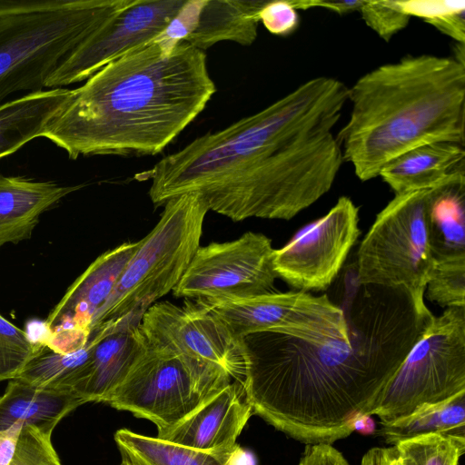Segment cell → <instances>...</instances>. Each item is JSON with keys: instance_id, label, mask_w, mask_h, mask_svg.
Returning a JSON list of instances; mask_svg holds the SVG:
<instances>
[{"instance_id": "obj_14", "label": "cell", "mask_w": 465, "mask_h": 465, "mask_svg": "<svg viewBox=\"0 0 465 465\" xmlns=\"http://www.w3.org/2000/svg\"><path fill=\"white\" fill-rule=\"evenodd\" d=\"M360 232L358 207L349 197H340L324 216L274 250V270L298 291H324L338 276Z\"/></svg>"}, {"instance_id": "obj_7", "label": "cell", "mask_w": 465, "mask_h": 465, "mask_svg": "<svg viewBox=\"0 0 465 465\" xmlns=\"http://www.w3.org/2000/svg\"><path fill=\"white\" fill-rule=\"evenodd\" d=\"M159 221L139 241L92 331L140 323L144 312L176 287L200 247L208 205L199 193L168 200Z\"/></svg>"}, {"instance_id": "obj_11", "label": "cell", "mask_w": 465, "mask_h": 465, "mask_svg": "<svg viewBox=\"0 0 465 465\" xmlns=\"http://www.w3.org/2000/svg\"><path fill=\"white\" fill-rule=\"evenodd\" d=\"M274 250L271 239L253 232L200 246L173 292L192 300H237L274 292Z\"/></svg>"}, {"instance_id": "obj_13", "label": "cell", "mask_w": 465, "mask_h": 465, "mask_svg": "<svg viewBox=\"0 0 465 465\" xmlns=\"http://www.w3.org/2000/svg\"><path fill=\"white\" fill-rule=\"evenodd\" d=\"M140 328L149 343L216 366L242 385L248 363L243 338L198 301L155 302Z\"/></svg>"}, {"instance_id": "obj_16", "label": "cell", "mask_w": 465, "mask_h": 465, "mask_svg": "<svg viewBox=\"0 0 465 465\" xmlns=\"http://www.w3.org/2000/svg\"><path fill=\"white\" fill-rule=\"evenodd\" d=\"M252 414L242 385L232 381L183 420L157 431L156 437L195 450H228L237 445L236 440Z\"/></svg>"}, {"instance_id": "obj_40", "label": "cell", "mask_w": 465, "mask_h": 465, "mask_svg": "<svg viewBox=\"0 0 465 465\" xmlns=\"http://www.w3.org/2000/svg\"><path fill=\"white\" fill-rule=\"evenodd\" d=\"M371 416V415H364L356 419L352 423L353 430H357L362 435L372 434L376 428L375 422Z\"/></svg>"}, {"instance_id": "obj_20", "label": "cell", "mask_w": 465, "mask_h": 465, "mask_svg": "<svg viewBox=\"0 0 465 465\" xmlns=\"http://www.w3.org/2000/svg\"><path fill=\"white\" fill-rule=\"evenodd\" d=\"M429 243L435 262L465 258V171L430 190L427 204Z\"/></svg>"}, {"instance_id": "obj_23", "label": "cell", "mask_w": 465, "mask_h": 465, "mask_svg": "<svg viewBox=\"0 0 465 465\" xmlns=\"http://www.w3.org/2000/svg\"><path fill=\"white\" fill-rule=\"evenodd\" d=\"M73 96L67 88L28 93L0 104V159L36 137L63 112Z\"/></svg>"}, {"instance_id": "obj_41", "label": "cell", "mask_w": 465, "mask_h": 465, "mask_svg": "<svg viewBox=\"0 0 465 465\" xmlns=\"http://www.w3.org/2000/svg\"><path fill=\"white\" fill-rule=\"evenodd\" d=\"M118 465H132L128 460H126L125 459H122V461L120 464Z\"/></svg>"}, {"instance_id": "obj_39", "label": "cell", "mask_w": 465, "mask_h": 465, "mask_svg": "<svg viewBox=\"0 0 465 465\" xmlns=\"http://www.w3.org/2000/svg\"><path fill=\"white\" fill-rule=\"evenodd\" d=\"M22 428L21 425H15L0 432V465H10Z\"/></svg>"}, {"instance_id": "obj_8", "label": "cell", "mask_w": 465, "mask_h": 465, "mask_svg": "<svg viewBox=\"0 0 465 465\" xmlns=\"http://www.w3.org/2000/svg\"><path fill=\"white\" fill-rule=\"evenodd\" d=\"M430 188L395 194L361 241L355 265L359 282L403 287L421 309L435 264L426 216Z\"/></svg>"}, {"instance_id": "obj_6", "label": "cell", "mask_w": 465, "mask_h": 465, "mask_svg": "<svg viewBox=\"0 0 465 465\" xmlns=\"http://www.w3.org/2000/svg\"><path fill=\"white\" fill-rule=\"evenodd\" d=\"M135 0H0V104L43 91L91 34Z\"/></svg>"}, {"instance_id": "obj_15", "label": "cell", "mask_w": 465, "mask_h": 465, "mask_svg": "<svg viewBox=\"0 0 465 465\" xmlns=\"http://www.w3.org/2000/svg\"><path fill=\"white\" fill-rule=\"evenodd\" d=\"M186 0H135L110 17L51 74L45 88L87 80L109 63L157 38Z\"/></svg>"}, {"instance_id": "obj_9", "label": "cell", "mask_w": 465, "mask_h": 465, "mask_svg": "<svg viewBox=\"0 0 465 465\" xmlns=\"http://www.w3.org/2000/svg\"><path fill=\"white\" fill-rule=\"evenodd\" d=\"M232 381L216 366L148 342L105 403L150 420L159 431L183 420Z\"/></svg>"}, {"instance_id": "obj_21", "label": "cell", "mask_w": 465, "mask_h": 465, "mask_svg": "<svg viewBox=\"0 0 465 465\" xmlns=\"http://www.w3.org/2000/svg\"><path fill=\"white\" fill-rule=\"evenodd\" d=\"M463 145L434 143L397 156L380 171L379 176L395 194L433 187L464 170Z\"/></svg>"}, {"instance_id": "obj_35", "label": "cell", "mask_w": 465, "mask_h": 465, "mask_svg": "<svg viewBox=\"0 0 465 465\" xmlns=\"http://www.w3.org/2000/svg\"><path fill=\"white\" fill-rule=\"evenodd\" d=\"M401 4L411 17H420L429 24L448 14L465 9L463 0H413L401 1Z\"/></svg>"}, {"instance_id": "obj_26", "label": "cell", "mask_w": 465, "mask_h": 465, "mask_svg": "<svg viewBox=\"0 0 465 465\" xmlns=\"http://www.w3.org/2000/svg\"><path fill=\"white\" fill-rule=\"evenodd\" d=\"M94 342L92 332L83 348L66 354L55 352L41 343L39 351L15 380L40 389L76 394L88 376Z\"/></svg>"}, {"instance_id": "obj_2", "label": "cell", "mask_w": 465, "mask_h": 465, "mask_svg": "<svg viewBox=\"0 0 465 465\" xmlns=\"http://www.w3.org/2000/svg\"><path fill=\"white\" fill-rule=\"evenodd\" d=\"M216 92L204 51L156 39L114 60L73 90L42 137L70 159L160 153Z\"/></svg>"}, {"instance_id": "obj_33", "label": "cell", "mask_w": 465, "mask_h": 465, "mask_svg": "<svg viewBox=\"0 0 465 465\" xmlns=\"http://www.w3.org/2000/svg\"><path fill=\"white\" fill-rule=\"evenodd\" d=\"M259 21L270 33L285 36L298 28L300 18L290 1H267L259 12Z\"/></svg>"}, {"instance_id": "obj_24", "label": "cell", "mask_w": 465, "mask_h": 465, "mask_svg": "<svg viewBox=\"0 0 465 465\" xmlns=\"http://www.w3.org/2000/svg\"><path fill=\"white\" fill-rule=\"evenodd\" d=\"M114 441L122 459L132 465H253V460L237 444L221 450H195L120 429Z\"/></svg>"}, {"instance_id": "obj_29", "label": "cell", "mask_w": 465, "mask_h": 465, "mask_svg": "<svg viewBox=\"0 0 465 465\" xmlns=\"http://www.w3.org/2000/svg\"><path fill=\"white\" fill-rule=\"evenodd\" d=\"M41 345L0 314V381L15 379Z\"/></svg>"}, {"instance_id": "obj_22", "label": "cell", "mask_w": 465, "mask_h": 465, "mask_svg": "<svg viewBox=\"0 0 465 465\" xmlns=\"http://www.w3.org/2000/svg\"><path fill=\"white\" fill-rule=\"evenodd\" d=\"M84 403L74 393L40 389L10 380L0 396V432L21 425L52 436L60 420Z\"/></svg>"}, {"instance_id": "obj_18", "label": "cell", "mask_w": 465, "mask_h": 465, "mask_svg": "<svg viewBox=\"0 0 465 465\" xmlns=\"http://www.w3.org/2000/svg\"><path fill=\"white\" fill-rule=\"evenodd\" d=\"M89 372L76 394L86 402L105 403L143 355L148 341L140 323L93 330Z\"/></svg>"}, {"instance_id": "obj_19", "label": "cell", "mask_w": 465, "mask_h": 465, "mask_svg": "<svg viewBox=\"0 0 465 465\" xmlns=\"http://www.w3.org/2000/svg\"><path fill=\"white\" fill-rule=\"evenodd\" d=\"M82 187L0 173V248L30 238L43 213Z\"/></svg>"}, {"instance_id": "obj_36", "label": "cell", "mask_w": 465, "mask_h": 465, "mask_svg": "<svg viewBox=\"0 0 465 465\" xmlns=\"http://www.w3.org/2000/svg\"><path fill=\"white\" fill-rule=\"evenodd\" d=\"M298 465H350L331 444H309Z\"/></svg>"}, {"instance_id": "obj_28", "label": "cell", "mask_w": 465, "mask_h": 465, "mask_svg": "<svg viewBox=\"0 0 465 465\" xmlns=\"http://www.w3.org/2000/svg\"><path fill=\"white\" fill-rule=\"evenodd\" d=\"M402 465H460L465 451V437L430 433L395 445Z\"/></svg>"}, {"instance_id": "obj_17", "label": "cell", "mask_w": 465, "mask_h": 465, "mask_svg": "<svg viewBox=\"0 0 465 465\" xmlns=\"http://www.w3.org/2000/svg\"><path fill=\"white\" fill-rule=\"evenodd\" d=\"M138 242H124L98 256L70 285L45 321V329L76 328L92 332Z\"/></svg>"}, {"instance_id": "obj_27", "label": "cell", "mask_w": 465, "mask_h": 465, "mask_svg": "<svg viewBox=\"0 0 465 465\" xmlns=\"http://www.w3.org/2000/svg\"><path fill=\"white\" fill-rule=\"evenodd\" d=\"M381 424L378 434L393 445L430 433L465 437V391L440 402L422 404L407 416Z\"/></svg>"}, {"instance_id": "obj_3", "label": "cell", "mask_w": 465, "mask_h": 465, "mask_svg": "<svg viewBox=\"0 0 465 465\" xmlns=\"http://www.w3.org/2000/svg\"><path fill=\"white\" fill-rule=\"evenodd\" d=\"M348 101L351 115L336 139L362 182L413 148L464 145L465 63L453 56L407 55L380 65L348 87Z\"/></svg>"}, {"instance_id": "obj_12", "label": "cell", "mask_w": 465, "mask_h": 465, "mask_svg": "<svg viewBox=\"0 0 465 465\" xmlns=\"http://www.w3.org/2000/svg\"><path fill=\"white\" fill-rule=\"evenodd\" d=\"M213 312L239 337L273 331L323 341L350 334L344 306L326 295L307 292H272L237 300H196Z\"/></svg>"}, {"instance_id": "obj_10", "label": "cell", "mask_w": 465, "mask_h": 465, "mask_svg": "<svg viewBox=\"0 0 465 465\" xmlns=\"http://www.w3.org/2000/svg\"><path fill=\"white\" fill-rule=\"evenodd\" d=\"M465 391V307H447L410 350L371 415L381 423Z\"/></svg>"}, {"instance_id": "obj_25", "label": "cell", "mask_w": 465, "mask_h": 465, "mask_svg": "<svg viewBox=\"0 0 465 465\" xmlns=\"http://www.w3.org/2000/svg\"><path fill=\"white\" fill-rule=\"evenodd\" d=\"M266 2L204 0L196 25L184 42L202 51L221 41L251 45L257 38L259 12Z\"/></svg>"}, {"instance_id": "obj_5", "label": "cell", "mask_w": 465, "mask_h": 465, "mask_svg": "<svg viewBox=\"0 0 465 465\" xmlns=\"http://www.w3.org/2000/svg\"><path fill=\"white\" fill-rule=\"evenodd\" d=\"M320 93L312 78L262 110L226 128L195 138L135 179L151 181L155 207L187 193H199L252 166L283 143L313 109Z\"/></svg>"}, {"instance_id": "obj_4", "label": "cell", "mask_w": 465, "mask_h": 465, "mask_svg": "<svg viewBox=\"0 0 465 465\" xmlns=\"http://www.w3.org/2000/svg\"><path fill=\"white\" fill-rule=\"evenodd\" d=\"M348 88L331 99L266 157L201 192L209 211L233 222L290 220L327 193L342 165L333 134Z\"/></svg>"}, {"instance_id": "obj_31", "label": "cell", "mask_w": 465, "mask_h": 465, "mask_svg": "<svg viewBox=\"0 0 465 465\" xmlns=\"http://www.w3.org/2000/svg\"><path fill=\"white\" fill-rule=\"evenodd\" d=\"M359 12L365 24L387 42L404 29L411 19L401 1L363 0Z\"/></svg>"}, {"instance_id": "obj_1", "label": "cell", "mask_w": 465, "mask_h": 465, "mask_svg": "<svg viewBox=\"0 0 465 465\" xmlns=\"http://www.w3.org/2000/svg\"><path fill=\"white\" fill-rule=\"evenodd\" d=\"M346 339L308 341L281 332L243 337L248 363L242 385L252 413L309 444L348 437L371 415L383 391L434 315L403 287H345Z\"/></svg>"}, {"instance_id": "obj_30", "label": "cell", "mask_w": 465, "mask_h": 465, "mask_svg": "<svg viewBox=\"0 0 465 465\" xmlns=\"http://www.w3.org/2000/svg\"><path fill=\"white\" fill-rule=\"evenodd\" d=\"M427 298L441 307H465V258L435 262Z\"/></svg>"}, {"instance_id": "obj_32", "label": "cell", "mask_w": 465, "mask_h": 465, "mask_svg": "<svg viewBox=\"0 0 465 465\" xmlns=\"http://www.w3.org/2000/svg\"><path fill=\"white\" fill-rule=\"evenodd\" d=\"M51 438L32 427H23L10 465H62Z\"/></svg>"}, {"instance_id": "obj_34", "label": "cell", "mask_w": 465, "mask_h": 465, "mask_svg": "<svg viewBox=\"0 0 465 465\" xmlns=\"http://www.w3.org/2000/svg\"><path fill=\"white\" fill-rule=\"evenodd\" d=\"M91 333L90 331L76 328H57L47 331L39 341L55 352L66 354L83 348Z\"/></svg>"}, {"instance_id": "obj_37", "label": "cell", "mask_w": 465, "mask_h": 465, "mask_svg": "<svg viewBox=\"0 0 465 465\" xmlns=\"http://www.w3.org/2000/svg\"><path fill=\"white\" fill-rule=\"evenodd\" d=\"M360 465H402V460L395 445L375 447L363 455Z\"/></svg>"}, {"instance_id": "obj_38", "label": "cell", "mask_w": 465, "mask_h": 465, "mask_svg": "<svg viewBox=\"0 0 465 465\" xmlns=\"http://www.w3.org/2000/svg\"><path fill=\"white\" fill-rule=\"evenodd\" d=\"M363 0L325 2V1H290L296 9H307L312 7H322L333 11L339 15L351 14L359 11Z\"/></svg>"}]
</instances>
